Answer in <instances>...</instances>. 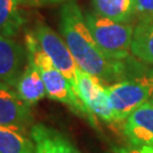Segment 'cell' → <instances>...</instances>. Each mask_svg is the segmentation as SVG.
I'll list each match as a JSON object with an SVG mask.
<instances>
[{
    "label": "cell",
    "instance_id": "cell-18",
    "mask_svg": "<svg viewBox=\"0 0 153 153\" xmlns=\"http://www.w3.org/2000/svg\"><path fill=\"white\" fill-rule=\"evenodd\" d=\"M39 5H55V4H66L68 1H74V0H34Z\"/></svg>",
    "mask_w": 153,
    "mask_h": 153
},
{
    "label": "cell",
    "instance_id": "cell-6",
    "mask_svg": "<svg viewBox=\"0 0 153 153\" xmlns=\"http://www.w3.org/2000/svg\"><path fill=\"white\" fill-rule=\"evenodd\" d=\"M78 97L97 118L108 124H116L107 88L99 78L79 69Z\"/></svg>",
    "mask_w": 153,
    "mask_h": 153
},
{
    "label": "cell",
    "instance_id": "cell-2",
    "mask_svg": "<svg viewBox=\"0 0 153 153\" xmlns=\"http://www.w3.org/2000/svg\"><path fill=\"white\" fill-rule=\"evenodd\" d=\"M25 47L27 50L28 57L34 61L41 74L47 91V98L66 104L71 111L86 119L91 126L98 128L97 117L77 97V94L71 88V82L56 67L49 56L42 50L33 32H28L26 34Z\"/></svg>",
    "mask_w": 153,
    "mask_h": 153
},
{
    "label": "cell",
    "instance_id": "cell-10",
    "mask_svg": "<svg viewBox=\"0 0 153 153\" xmlns=\"http://www.w3.org/2000/svg\"><path fill=\"white\" fill-rule=\"evenodd\" d=\"M30 136L35 153H82L64 133L44 124H34Z\"/></svg>",
    "mask_w": 153,
    "mask_h": 153
},
{
    "label": "cell",
    "instance_id": "cell-14",
    "mask_svg": "<svg viewBox=\"0 0 153 153\" xmlns=\"http://www.w3.org/2000/svg\"><path fill=\"white\" fill-rule=\"evenodd\" d=\"M131 53L143 62L153 65V18L135 25Z\"/></svg>",
    "mask_w": 153,
    "mask_h": 153
},
{
    "label": "cell",
    "instance_id": "cell-16",
    "mask_svg": "<svg viewBox=\"0 0 153 153\" xmlns=\"http://www.w3.org/2000/svg\"><path fill=\"white\" fill-rule=\"evenodd\" d=\"M135 18L137 22L153 18V0H135Z\"/></svg>",
    "mask_w": 153,
    "mask_h": 153
},
{
    "label": "cell",
    "instance_id": "cell-7",
    "mask_svg": "<svg viewBox=\"0 0 153 153\" xmlns=\"http://www.w3.org/2000/svg\"><path fill=\"white\" fill-rule=\"evenodd\" d=\"M33 124L31 105L14 88L0 84V126L28 134Z\"/></svg>",
    "mask_w": 153,
    "mask_h": 153
},
{
    "label": "cell",
    "instance_id": "cell-17",
    "mask_svg": "<svg viewBox=\"0 0 153 153\" xmlns=\"http://www.w3.org/2000/svg\"><path fill=\"white\" fill-rule=\"evenodd\" d=\"M116 153H153V149L151 148H136V146H131V148H123L117 149Z\"/></svg>",
    "mask_w": 153,
    "mask_h": 153
},
{
    "label": "cell",
    "instance_id": "cell-19",
    "mask_svg": "<svg viewBox=\"0 0 153 153\" xmlns=\"http://www.w3.org/2000/svg\"><path fill=\"white\" fill-rule=\"evenodd\" d=\"M146 76H148L149 83H150V101L153 102V68L146 73Z\"/></svg>",
    "mask_w": 153,
    "mask_h": 153
},
{
    "label": "cell",
    "instance_id": "cell-1",
    "mask_svg": "<svg viewBox=\"0 0 153 153\" xmlns=\"http://www.w3.org/2000/svg\"><path fill=\"white\" fill-rule=\"evenodd\" d=\"M59 31L82 71L95 76L103 84L123 81L125 64L123 60H112L102 52L90 31L84 13L75 0L61 7Z\"/></svg>",
    "mask_w": 153,
    "mask_h": 153
},
{
    "label": "cell",
    "instance_id": "cell-11",
    "mask_svg": "<svg viewBox=\"0 0 153 153\" xmlns=\"http://www.w3.org/2000/svg\"><path fill=\"white\" fill-rule=\"evenodd\" d=\"M15 90L18 95L31 107L35 105L39 101L47 97V91L41 74L34 61L30 57L25 71L17 83Z\"/></svg>",
    "mask_w": 153,
    "mask_h": 153
},
{
    "label": "cell",
    "instance_id": "cell-15",
    "mask_svg": "<svg viewBox=\"0 0 153 153\" xmlns=\"http://www.w3.org/2000/svg\"><path fill=\"white\" fill-rule=\"evenodd\" d=\"M0 153H35L28 134L0 126Z\"/></svg>",
    "mask_w": 153,
    "mask_h": 153
},
{
    "label": "cell",
    "instance_id": "cell-3",
    "mask_svg": "<svg viewBox=\"0 0 153 153\" xmlns=\"http://www.w3.org/2000/svg\"><path fill=\"white\" fill-rule=\"evenodd\" d=\"M84 15L93 38L104 55L112 60H125L129 57L135 27L131 23L115 22L94 11Z\"/></svg>",
    "mask_w": 153,
    "mask_h": 153
},
{
    "label": "cell",
    "instance_id": "cell-9",
    "mask_svg": "<svg viewBox=\"0 0 153 153\" xmlns=\"http://www.w3.org/2000/svg\"><path fill=\"white\" fill-rule=\"evenodd\" d=\"M123 133L131 146L153 149V102L137 108L123 123Z\"/></svg>",
    "mask_w": 153,
    "mask_h": 153
},
{
    "label": "cell",
    "instance_id": "cell-8",
    "mask_svg": "<svg viewBox=\"0 0 153 153\" xmlns=\"http://www.w3.org/2000/svg\"><path fill=\"white\" fill-rule=\"evenodd\" d=\"M26 47L13 38L0 35V84L16 88L27 65Z\"/></svg>",
    "mask_w": 153,
    "mask_h": 153
},
{
    "label": "cell",
    "instance_id": "cell-4",
    "mask_svg": "<svg viewBox=\"0 0 153 153\" xmlns=\"http://www.w3.org/2000/svg\"><path fill=\"white\" fill-rule=\"evenodd\" d=\"M32 32L40 47L49 56L56 67L67 77L78 97V71L81 68L74 59L64 38L43 22L36 23Z\"/></svg>",
    "mask_w": 153,
    "mask_h": 153
},
{
    "label": "cell",
    "instance_id": "cell-12",
    "mask_svg": "<svg viewBox=\"0 0 153 153\" xmlns=\"http://www.w3.org/2000/svg\"><path fill=\"white\" fill-rule=\"evenodd\" d=\"M95 14L115 22L131 23L135 18V0H92Z\"/></svg>",
    "mask_w": 153,
    "mask_h": 153
},
{
    "label": "cell",
    "instance_id": "cell-13",
    "mask_svg": "<svg viewBox=\"0 0 153 153\" xmlns=\"http://www.w3.org/2000/svg\"><path fill=\"white\" fill-rule=\"evenodd\" d=\"M22 2L23 0H0V35L14 38L21 32L25 24Z\"/></svg>",
    "mask_w": 153,
    "mask_h": 153
},
{
    "label": "cell",
    "instance_id": "cell-5",
    "mask_svg": "<svg viewBox=\"0 0 153 153\" xmlns=\"http://www.w3.org/2000/svg\"><path fill=\"white\" fill-rule=\"evenodd\" d=\"M115 123L124 121L142 104L150 101V83L145 75L136 78L123 79L107 88Z\"/></svg>",
    "mask_w": 153,
    "mask_h": 153
}]
</instances>
